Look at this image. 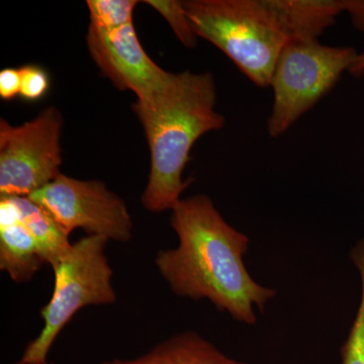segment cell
I'll list each match as a JSON object with an SVG mask.
<instances>
[{"mask_svg": "<svg viewBox=\"0 0 364 364\" xmlns=\"http://www.w3.org/2000/svg\"><path fill=\"white\" fill-rule=\"evenodd\" d=\"M171 212L178 247L159 251L155 260L171 291L183 298L207 299L234 320L256 324L254 306L264 312L277 291L260 286L246 269L248 237L228 224L207 196L181 198Z\"/></svg>", "mask_w": 364, "mask_h": 364, "instance_id": "obj_1", "label": "cell"}, {"mask_svg": "<svg viewBox=\"0 0 364 364\" xmlns=\"http://www.w3.org/2000/svg\"><path fill=\"white\" fill-rule=\"evenodd\" d=\"M217 87L210 72L189 70L172 74L163 90L145 100H136L133 111L142 124L151 164L142 195L146 210H172L191 183L183 181L184 168L196 141L219 130L225 117L215 111Z\"/></svg>", "mask_w": 364, "mask_h": 364, "instance_id": "obj_2", "label": "cell"}, {"mask_svg": "<svg viewBox=\"0 0 364 364\" xmlns=\"http://www.w3.org/2000/svg\"><path fill=\"white\" fill-rule=\"evenodd\" d=\"M193 32L226 54L254 85L268 87L289 42L267 0L182 1Z\"/></svg>", "mask_w": 364, "mask_h": 364, "instance_id": "obj_3", "label": "cell"}, {"mask_svg": "<svg viewBox=\"0 0 364 364\" xmlns=\"http://www.w3.org/2000/svg\"><path fill=\"white\" fill-rule=\"evenodd\" d=\"M107 239L86 236L52 265L55 286L52 298L41 311L44 327L14 364H47L55 340L80 309L111 305L117 301L112 269L105 256Z\"/></svg>", "mask_w": 364, "mask_h": 364, "instance_id": "obj_4", "label": "cell"}, {"mask_svg": "<svg viewBox=\"0 0 364 364\" xmlns=\"http://www.w3.org/2000/svg\"><path fill=\"white\" fill-rule=\"evenodd\" d=\"M358 55L351 47L289 41L280 53L270 80L273 104L268 134L272 138L284 135L333 90Z\"/></svg>", "mask_w": 364, "mask_h": 364, "instance_id": "obj_5", "label": "cell"}, {"mask_svg": "<svg viewBox=\"0 0 364 364\" xmlns=\"http://www.w3.org/2000/svg\"><path fill=\"white\" fill-rule=\"evenodd\" d=\"M63 117L48 107L32 121L0 119V195L30 196L59 176Z\"/></svg>", "mask_w": 364, "mask_h": 364, "instance_id": "obj_6", "label": "cell"}, {"mask_svg": "<svg viewBox=\"0 0 364 364\" xmlns=\"http://www.w3.org/2000/svg\"><path fill=\"white\" fill-rule=\"evenodd\" d=\"M28 198L44 207L69 235L79 228L87 236L131 240L133 222L128 208L102 181H79L60 173Z\"/></svg>", "mask_w": 364, "mask_h": 364, "instance_id": "obj_7", "label": "cell"}, {"mask_svg": "<svg viewBox=\"0 0 364 364\" xmlns=\"http://www.w3.org/2000/svg\"><path fill=\"white\" fill-rule=\"evenodd\" d=\"M86 43L105 77L119 90L133 91L136 100L156 95L173 74L163 70L148 56L133 23L109 31L90 26Z\"/></svg>", "mask_w": 364, "mask_h": 364, "instance_id": "obj_8", "label": "cell"}, {"mask_svg": "<svg viewBox=\"0 0 364 364\" xmlns=\"http://www.w3.org/2000/svg\"><path fill=\"white\" fill-rule=\"evenodd\" d=\"M39 246L18 217L13 196L0 198V269L16 282H30L44 264Z\"/></svg>", "mask_w": 364, "mask_h": 364, "instance_id": "obj_9", "label": "cell"}, {"mask_svg": "<svg viewBox=\"0 0 364 364\" xmlns=\"http://www.w3.org/2000/svg\"><path fill=\"white\" fill-rule=\"evenodd\" d=\"M289 41H318L344 13L343 0H267Z\"/></svg>", "mask_w": 364, "mask_h": 364, "instance_id": "obj_10", "label": "cell"}, {"mask_svg": "<svg viewBox=\"0 0 364 364\" xmlns=\"http://www.w3.org/2000/svg\"><path fill=\"white\" fill-rule=\"evenodd\" d=\"M100 364H248L228 358L196 332H184L157 345L149 353L132 360Z\"/></svg>", "mask_w": 364, "mask_h": 364, "instance_id": "obj_11", "label": "cell"}, {"mask_svg": "<svg viewBox=\"0 0 364 364\" xmlns=\"http://www.w3.org/2000/svg\"><path fill=\"white\" fill-rule=\"evenodd\" d=\"M13 196L18 217L37 241L43 259L52 265L69 250V235L44 207L28 196Z\"/></svg>", "mask_w": 364, "mask_h": 364, "instance_id": "obj_12", "label": "cell"}, {"mask_svg": "<svg viewBox=\"0 0 364 364\" xmlns=\"http://www.w3.org/2000/svg\"><path fill=\"white\" fill-rule=\"evenodd\" d=\"M351 259L361 277V298L358 313L341 348L342 364H364V240L351 251Z\"/></svg>", "mask_w": 364, "mask_h": 364, "instance_id": "obj_13", "label": "cell"}, {"mask_svg": "<svg viewBox=\"0 0 364 364\" xmlns=\"http://www.w3.org/2000/svg\"><path fill=\"white\" fill-rule=\"evenodd\" d=\"M90 26L109 31L133 23L134 9L138 2L134 0H87Z\"/></svg>", "mask_w": 364, "mask_h": 364, "instance_id": "obj_14", "label": "cell"}, {"mask_svg": "<svg viewBox=\"0 0 364 364\" xmlns=\"http://www.w3.org/2000/svg\"><path fill=\"white\" fill-rule=\"evenodd\" d=\"M145 4L161 14L181 41L188 48L196 47L198 36L193 32L182 1L177 0H147Z\"/></svg>", "mask_w": 364, "mask_h": 364, "instance_id": "obj_15", "label": "cell"}, {"mask_svg": "<svg viewBox=\"0 0 364 364\" xmlns=\"http://www.w3.org/2000/svg\"><path fill=\"white\" fill-rule=\"evenodd\" d=\"M20 72V97L26 102H37L44 97L50 87V79L47 72L36 65L21 67Z\"/></svg>", "mask_w": 364, "mask_h": 364, "instance_id": "obj_16", "label": "cell"}, {"mask_svg": "<svg viewBox=\"0 0 364 364\" xmlns=\"http://www.w3.org/2000/svg\"><path fill=\"white\" fill-rule=\"evenodd\" d=\"M20 95V69H2L0 71V97L4 100H11Z\"/></svg>", "mask_w": 364, "mask_h": 364, "instance_id": "obj_17", "label": "cell"}, {"mask_svg": "<svg viewBox=\"0 0 364 364\" xmlns=\"http://www.w3.org/2000/svg\"><path fill=\"white\" fill-rule=\"evenodd\" d=\"M343 6L354 28L364 33V0H343Z\"/></svg>", "mask_w": 364, "mask_h": 364, "instance_id": "obj_18", "label": "cell"}, {"mask_svg": "<svg viewBox=\"0 0 364 364\" xmlns=\"http://www.w3.org/2000/svg\"><path fill=\"white\" fill-rule=\"evenodd\" d=\"M349 73L355 77L363 75L364 74V52L358 53L355 61L352 64L351 68L349 69Z\"/></svg>", "mask_w": 364, "mask_h": 364, "instance_id": "obj_19", "label": "cell"}]
</instances>
